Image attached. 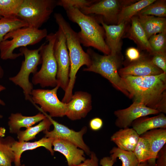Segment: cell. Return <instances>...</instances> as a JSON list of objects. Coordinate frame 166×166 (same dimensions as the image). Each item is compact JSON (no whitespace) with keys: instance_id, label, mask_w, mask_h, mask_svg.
Segmentation results:
<instances>
[{"instance_id":"1","label":"cell","mask_w":166,"mask_h":166,"mask_svg":"<svg viewBox=\"0 0 166 166\" xmlns=\"http://www.w3.org/2000/svg\"><path fill=\"white\" fill-rule=\"evenodd\" d=\"M128 97L147 107L166 113V73L144 77H121Z\"/></svg>"},{"instance_id":"2","label":"cell","mask_w":166,"mask_h":166,"mask_svg":"<svg viewBox=\"0 0 166 166\" xmlns=\"http://www.w3.org/2000/svg\"><path fill=\"white\" fill-rule=\"evenodd\" d=\"M65 10L69 19L80 28L77 34L81 44L85 47H93L105 55L110 54V51L105 41L104 29L95 16L85 14L74 8Z\"/></svg>"},{"instance_id":"3","label":"cell","mask_w":166,"mask_h":166,"mask_svg":"<svg viewBox=\"0 0 166 166\" xmlns=\"http://www.w3.org/2000/svg\"><path fill=\"white\" fill-rule=\"evenodd\" d=\"M55 21L65 35L70 62L69 81L67 90L73 91L76 78L77 73L83 65L89 66L91 63L89 56L81 45L77 34L71 28L62 15L59 13L54 14Z\"/></svg>"},{"instance_id":"4","label":"cell","mask_w":166,"mask_h":166,"mask_svg":"<svg viewBox=\"0 0 166 166\" xmlns=\"http://www.w3.org/2000/svg\"><path fill=\"white\" fill-rule=\"evenodd\" d=\"M46 29H38L29 27L13 30L7 34L0 43V56L4 60L14 59L23 55L14 53L18 48L36 44L47 35Z\"/></svg>"},{"instance_id":"5","label":"cell","mask_w":166,"mask_h":166,"mask_svg":"<svg viewBox=\"0 0 166 166\" xmlns=\"http://www.w3.org/2000/svg\"><path fill=\"white\" fill-rule=\"evenodd\" d=\"M86 52L91 60V63L83 71L94 72L107 79L116 89L128 97L123 88L121 77L118 73L119 61L117 55H100L92 49L88 48Z\"/></svg>"},{"instance_id":"6","label":"cell","mask_w":166,"mask_h":166,"mask_svg":"<svg viewBox=\"0 0 166 166\" xmlns=\"http://www.w3.org/2000/svg\"><path fill=\"white\" fill-rule=\"evenodd\" d=\"M45 38L48 43L42 44L40 51L42 59V66L40 70L33 74L32 83L35 85L39 84L42 88H54L57 85V66L53 51L56 34L51 33Z\"/></svg>"},{"instance_id":"7","label":"cell","mask_w":166,"mask_h":166,"mask_svg":"<svg viewBox=\"0 0 166 166\" xmlns=\"http://www.w3.org/2000/svg\"><path fill=\"white\" fill-rule=\"evenodd\" d=\"M41 48L42 45L35 49H30L27 47L20 48V52L24 56V60L22 61L20 70L16 75L9 78L10 81L22 89L25 100L31 103L33 85L29 81V76L31 73L34 74L36 73L38 66L42 64L40 53Z\"/></svg>"},{"instance_id":"8","label":"cell","mask_w":166,"mask_h":166,"mask_svg":"<svg viewBox=\"0 0 166 166\" xmlns=\"http://www.w3.org/2000/svg\"><path fill=\"white\" fill-rule=\"evenodd\" d=\"M57 2L56 0H23L17 17L28 27L38 29L49 19Z\"/></svg>"},{"instance_id":"9","label":"cell","mask_w":166,"mask_h":166,"mask_svg":"<svg viewBox=\"0 0 166 166\" xmlns=\"http://www.w3.org/2000/svg\"><path fill=\"white\" fill-rule=\"evenodd\" d=\"M58 85L51 89H33L31 94L32 103L40 111L48 112L51 117L65 116L66 103L60 101L57 96Z\"/></svg>"},{"instance_id":"10","label":"cell","mask_w":166,"mask_h":166,"mask_svg":"<svg viewBox=\"0 0 166 166\" xmlns=\"http://www.w3.org/2000/svg\"><path fill=\"white\" fill-rule=\"evenodd\" d=\"M55 34L53 51L57 66V85L65 91L69 81L70 59L65 34L59 28Z\"/></svg>"},{"instance_id":"11","label":"cell","mask_w":166,"mask_h":166,"mask_svg":"<svg viewBox=\"0 0 166 166\" xmlns=\"http://www.w3.org/2000/svg\"><path fill=\"white\" fill-rule=\"evenodd\" d=\"M133 2L131 0H97L91 6L80 10L86 15L101 16L100 17L107 25L117 24V17L121 9Z\"/></svg>"},{"instance_id":"12","label":"cell","mask_w":166,"mask_h":166,"mask_svg":"<svg viewBox=\"0 0 166 166\" xmlns=\"http://www.w3.org/2000/svg\"><path fill=\"white\" fill-rule=\"evenodd\" d=\"M40 111L49 119L54 127L53 130L43 131L45 134V137L60 138L69 141L83 150L87 155H90L91 152L83 139V136L87 131L86 127H83L79 131H76L55 121L46 113Z\"/></svg>"},{"instance_id":"13","label":"cell","mask_w":166,"mask_h":166,"mask_svg":"<svg viewBox=\"0 0 166 166\" xmlns=\"http://www.w3.org/2000/svg\"><path fill=\"white\" fill-rule=\"evenodd\" d=\"M159 113L158 110L150 109L141 102L133 101L128 107L114 111L117 117L115 124L120 128H129L132 122L139 118Z\"/></svg>"},{"instance_id":"14","label":"cell","mask_w":166,"mask_h":166,"mask_svg":"<svg viewBox=\"0 0 166 166\" xmlns=\"http://www.w3.org/2000/svg\"><path fill=\"white\" fill-rule=\"evenodd\" d=\"M66 105L65 116L72 121L81 119L85 117L92 109L91 95L84 91L76 92Z\"/></svg>"},{"instance_id":"15","label":"cell","mask_w":166,"mask_h":166,"mask_svg":"<svg viewBox=\"0 0 166 166\" xmlns=\"http://www.w3.org/2000/svg\"><path fill=\"white\" fill-rule=\"evenodd\" d=\"M118 72L121 77L127 76L144 77L164 73L153 64L151 58L142 55L138 60L119 69Z\"/></svg>"},{"instance_id":"16","label":"cell","mask_w":166,"mask_h":166,"mask_svg":"<svg viewBox=\"0 0 166 166\" xmlns=\"http://www.w3.org/2000/svg\"><path fill=\"white\" fill-rule=\"evenodd\" d=\"M52 145L54 151L59 152L65 156L68 166L79 164L85 159L84 151L69 141L54 139Z\"/></svg>"},{"instance_id":"17","label":"cell","mask_w":166,"mask_h":166,"mask_svg":"<svg viewBox=\"0 0 166 166\" xmlns=\"http://www.w3.org/2000/svg\"><path fill=\"white\" fill-rule=\"evenodd\" d=\"M95 17L104 29L105 41L110 51V54L117 55L121 49V39L125 30L127 23L108 25L105 23L100 17Z\"/></svg>"},{"instance_id":"18","label":"cell","mask_w":166,"mask_h":166,"mask_svg":"<svg viewBox=\"0 0 166 166\" xmlns=\"http://www.w3.org/2000/svg\"><path fill=\"white\" fill-rule=\"evenodd\" d=\"M54 139L44 137L39 140L33 142L18 141L15 140L12 146L15 158V166H20L21 158L22 153L28 150H32L40 147H43L49 151L51 155H53L54 151L52 148V144Z\"/></svg>"},{"instance_id":"19","label":"cell","mask_w":166,"mask_h":166,"mask_svg":"<svg viewBox=\"0 0 166 166\" xmlns=\"http://www.w3.org/2000/svg\"><path fill=\"white\" fill-rule=\"evenodd\" d=\"M140 136L146 139L150 145L151 158L147 162L151 166H155L157 155L166 144V128L152 129Z\"/></svg>"},{"instance_id":"20","label":"cell","mask_w":166,"mask_h":166,"mask_svg":"<svg viewBox=\"0 0 166 166\" xmlns=\"http://www.w3.org/2000/svg\"><path fill=\"white\" fill-rule=\"evenodd\" d=\"M140 136L132 128H120L111 136L110 140L119 148L133 152Z\"/></svg>"},{"instance_id":"21","label":"cell","mask_w":166,"mask_h":166,"mask_svg":"<svg viewBox=\"0 0 166 166\" xmlns=\"http://www.w3.org/2000/svg\"><path fill=\"white\" fill-rule=\"evenodd\" d=\"M140 136L149 130L159 128H166V117L160 113L152 117H141L134 121L131 126Z\"/></svg>"},{"instance_id":"22","label":"cell","mask_w":166,"mask_h":166,"mask_svg":"<svg viewBox=\"0 0 166 166\" xmlns=\"http://www.w3.org/2000/svg\"><path fill=\"white\" fill-rule=\"evenodd\" d=\"M46 117L43 113H41L32 116H24L20 113H12L8 118L10 132L17 134L21 128H28L31 127Z\"/></svg>"},{"instance_id":"23","label":"cell","mask_w":166,"mask_h":166,"mask_svg":"<svg viewBox=\"0 0 166 166\" xmlns=\"http://www.w3.org/2000/svg\"><path fill=\"white\" fill-rule=\"evenodd\" d=\"M136 16L148 40L150 37L157 33L166 32L165 18L152 15Z\"/></svg>"},{"instance_id":"24","label":"cell","mask_w":166,"mask_h":166,"mask_svg":"<svg viewBox=\"0 0 166 166\" xmlns=\"http://www.w3.org/2000/svg\"><path fill=\"white\" fill-rule=\"evenodd\" d=\"M130 20L131 25L128 32V38L133 41L140 49L146 50L151 55L152 50L148 39L137 16H133Z\"/></svg>"},{"instance_id":"25","label":"cell","mask_w":166,"mask_h":166,"mask_svg":"<svg viewBox=\"0 0 166 166\" xmlns=\"http://www.w3.org/2000/svg\"><path fill=\"white\" fill-rule=\"evenodd\" d=\"M155 0H140L124 7L118 15L117 24L121 23H127L132 17L136 15L144 8Z\"/></svg>"},{"instance_id":"26","label":"cell","mask_w":166,"mask_h":166,"mask_svg":"<svg viewBox=\"0 0 166 166\" xmlns=\"http://www.w3.org/2000/svg\"><path fill=\"white\" fill-rule=\"evenodd\" d=\"M52 123L46 117L38 124L30 127L24 131L20 130L17 133L18 141H27L36 138V136L40 132L49 131Z\"/></svg>"},{"instance_id":"27","label":"cell","mask_w":166,"mask_h":166,"mask_svg":"<svg viewBox=\"0 0 166 166\" xmlns=\"http://www.w3.org/2000/svg\"><path fill=\"white\" fill-rule=\"evenodd\" d=\"M14 141L10 136L0 138V166H12L15 156L12 146Z\"/></svg>"},{"instance_id":"28","label":"cell","mask_w":166,"mask_h":166,"mask_svg":"<svg viewBox=\"0 0 166 166\" xmlns=\"http://www.w3.org/2000/svg\"><path fill=\"white\" fill-rule=\"evenodd\" d=\"M28 27L24 21L17 17H3L0 19V43L9 32L18 29Z\"/></svg>"},{"instance_id":"29","label":"cell","mask_w":166,"mask_h":166,"mask_svg":"<svg viewBox=\"0 0 166 166\" xmlns=\"http://www.w3.org/2000/svg\"><path fill=\"white\" fill-rule=\"evenodd\" d=\"M110 157L116 161L118 158L121 161L122 166H137L138 160L132 151H125L114 147L110 152Z\"/></svg>"},{"instance_id":"30","label":"cell","mask_w":166,"mask_h":166,"mask_svg":"<svg viewBox=\"0 0 166 166\" xmlns=\"http://www.w3.org/2000/svg\"><path fill=\"white\" fill-rule=\"evenodd\" d=\"M152 15L165 18L166 17V1L155 0L141 10L136 15Z\"/></svg>"},{"instance_id":"31","label":"cell","mask_w":166,"mask_h":166,"mask_svg":"<svg viewBox=\"0 0 166 166\" xmlns=\"http://www.w3.org/2000/svg\"><path fill=\"white\" fill-rule=\"evenodd\" d=\"M139 163L149 161L151 158L150 145L148 140L140 136L133 151Z\"/></svg>"},{"instance_id":"32","label":"cell","mask_w":166,"mask_h":166,"mask_svg":"<svg viewBox=\"0 0 166 166\" xmlns=\"http://www.w3.org/2000/svg\"><path fill=\"white\" fill-rule=\"evenodd\" d=\"M23 0H0V15L17 17Z\"/></svg>"},{"instance_id":"33","label":"cell","mask_w":166,"mask_h":166,"mask_svg":"<svg viewBox=\"0 0 166 166\" xmlns=\"http://www.w3.org/2000/svg\"><path fill=\"white\" fill-rule=\"evenodd\" d=\"M148 41L152 50V55L155 53H166V32L153 35Z\"/></svg>"},{"instance_id":"34","label":"cell","mask_w":166,"mask_h":166,"mask_svg":"<svg viewBox=\"0 0 166 166\" xmlns=\"http://www.w3.org/2000/svg\"><path fill=\"white\" fill-rule=\"evenodd\" d=\"M96 0H57V6L62 7L65 10L72 7L79 10L88 7L96 2Z\"/></svg>"},{"instance_id":"35","label":"cell","mask_w":166,"mask_h":166,"mask_svg":"<svg viewBox=\"0 0 166 166\" xmlns=\"http://www.w3.org/2000/svg\"><path fill=\"white\" fill-rule=\"evenodd\" d=\"M152 55V57L151 59L153 64L166 73V53H155Z\"/></svg>"},{"instance_id":"36","label":"cell","mask_w":166,"mask_h":166,"mask_svg":"<svg viewBox=\"0 0 166 166\" xmlns=\"http://www.w3.org/2000/svg\"><path fill=\"white\" fill-rule=\"evenodd\" d=\"M126 56L128 60L131 62H132L138 60L142 55L137 49L130 47L127 49Z\"/></svg>"},{"instance_id":"37","label":"cell","mask_w":166,"mask_h":166,"mask_svg":"<svg viewBox=\"0 0 166 166\" xmlns=\"http://www.w3.org/2000/svg\"><path fill=\"white\" fill-rule=\"evenodd\" d=\"M90 158L85 159L81 163L71 166H98V159L96 154L91 152Z\"/></svg>"},{"instance_id":"38","label":"cell","mask_w":166,"mask_h":166,"mask_svg":"<svg viewBox=\"0 0 166 166\" xmlns=\"http://www.w3.org/2000/svg\"><path fill=\"white\" fill-rule=\"evenodd\" d=\"M155 166H166V144L158 152Z\"/></svg>"},{"instance_id":"39","label":"cell","mask_w":166,"mask_h":166,"mask_svg":"<svg viewBox=\"0 0 166 166\" xmlns=\"http://www.w3.org/2000/svg\"><path fill=\"white\" fill-rule=\"evenodd\" d=\"M103 125L102 120L99 117H95L89 121V126L91 130L97 131L100 130Z\"/></svg>"},{"instance_id":"40","label":"cell","mask_w":166,"mask_h":166,"mask_svg":"<svg viewBox=\"0 0 166 166\" xmlns=\"http://www.w3.org/2000/svg\"><path fill=\"white\" fill-rule=\"evenodd\" d=\"M116 161L110 156H105L100 160V164L101 166H113Z\"/></svg>"},{"instance_id":"41","label":"cell","mask_w":166,"mask_h":166,"mask_svg":"<svg viewBox=\"0 0 166 166\" xmlns=\"http://www.w3.org/2000/svg\"><path fill=\"white\" fill-rule=\"evenodd\" d=\"M6 89V88L5 86L1 85H0V93L1 91L5 90ZM0 105H3V106L5 105V103L2 100H1L0 98Z\"/></svg>"},{"instance_id":"42","label":"cell","mask_w":166,"mask_h":166,"mask_svg":"<svg viewBox=\"0 0 166 166\" xmlns=\"http://www.w3.org/2000/svg\"><path fill=\"white\" fill-rule=\"evenodd\" d=\"M6 132V129L4 127H0V138L4 137Z\"/></svg>"},{"instance_id":"43","label":"cell","mask_w":166,"mask_h":166,"mask_svg":"<svg viewBox=\"0 0 166 166\" xmlns=\"http://www.w3.org/2000/svg\"><path fill=\"white\" fill-rule=\"evenodd\" d=\"M137 166H151L148 163L147 161L144 162L139 163Z\"/></svg>"},{"instance_id":"44","label":"cell","mask_w":166,"mask_h":166,"mask_svg":"<svg viewBox=\"0 0 166 166\" xmlns=\"http://www.w3.org/2000/svg\"><path fill=\"white\" fill-rule=\"evenodd\" d=\"M4 74V71L1 66H0V78H2Z\"/></svg>"},{"instance_id":"45","label":"cell","mask_w":166,"mask_h":166,"mask_svg":"<svg viewBox=\"0 0 166 166\" xmlns=\"http://www.w3.org/2000/svg\"><path fill=\"white\" fill-rule=\"evenodd\" d=\"M2 117L3 116L2 115L0 114V119L2 118Z\"/></svg>"},{"instance_id":"46","label":"cell","mask_w":166,"mask_h":166,"mask_svg":"<svg viewBox=\"0 0 166 166\" xmlns=\"http://www.w3.org/2000/svg\"><path fill=\"white\" fill-rule=\"evenodd\" d=\"M20 166H25V164H23L21 165Z\"/></svg>"},{"instance_id":"47","label":"cell","mask_w":166,"mask_h":166,"mask_svg":"<svg viewBox=\"0 0 166 166\" xmlns=\"http://www.w3.org/2000/svg\"><path fill=\"white\" fill-rule=\"evenodd\" d=\"M3 17H2L0 15V19L1 18H2Z\"/></svg>"}]
</instances>
